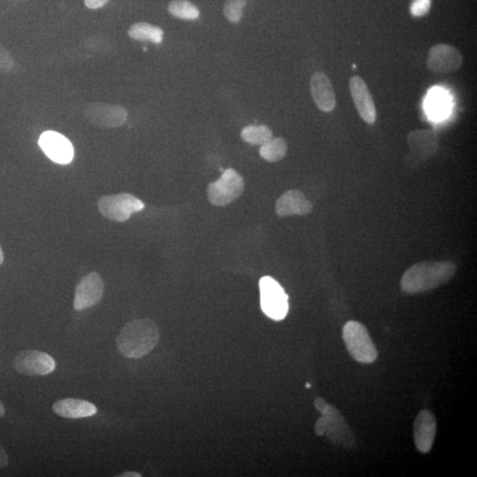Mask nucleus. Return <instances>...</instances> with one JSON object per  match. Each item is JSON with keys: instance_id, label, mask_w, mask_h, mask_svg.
<instances>
[{"instance_id": "obj_1", "label": "nucleus", "mask_w": 477, "mask_h": 477, "mask_svg": "<svg viewBox=\"0 0 477 477\" xmlns=\"http://www.w3.org/2000/svg\"><path fill=\"white\" fill-rule=\"evenodd\" d=\"M458 267L452 261H422L402 275L400 288L409 295L422 294L441 287L454 277Z\"/></svg>"}, {"instance_id": "obj_2", "label": "nucleus", "mask_w": 477, "mask_h": 477, "mask_svg": "<svg viewBox=\"0 0 477 477\" xmlns=\"http://www.w3.org/2000/svg\"><path fill=\"white\" fill-rule=\"evenodd\" d=\"M159 337V326L153 320L138 318L132 320L121 329L116 342L123 357L139 359L154 349Z\"/></svg>"}, {"instance_id": "obj_3", "label": "nucleus", "mask_w": 477, "mask_h": 477, "mask_svg": "<svg viewBox=\"0 0 477 477\" xmlns=\"http://www.w3.org/2000/svg\"><path fill=\"white\" fill-rule=\"evenodd\" d=\"M314 404L316 409L322 414L315 424V433L318 436H326L333 445L348 450L357 447L354 434L340 411L330 405L321 397H318Z\"/></svg>"}, {"instance_id": "obj_4", "label": "nucleus", "mask_w": 477, "mask_h": 477, "mask_svg": "<svg viewBox=\"0 0 477 477\" xmlns=\"http://www.w3.org/2000/svg\"><path fill=\"white\" fill-rule=\"evenodd\" d=\"M342 337L348 353L358 363L368 364L377 360V347L363 323L347 322L343 327Z\"/></svg>"}, {"instance_id": "obj_5", "label": "nucleus", "mask_w": 477, "mask_h": 477, "mask_svg": "<svg viewBox=\"0 0 477 477\" xmlns=\"http://www.w3.org/2000/svg\"><path fill=\"white\" fill-rule=\"evenodd\" d=\"M261 309L268 318L281 321L289 311L288 295L273 278L264 276L259 281Z\"/></svg>"}, {"instance_id": "obj_6", "label": "nucleus", "mask_w": 477, "mask_h": 477, "mask_svg": "<svg viewBox=\"0 0 477 477\" xmlns=\"http://www.w3.org/2000/svg\"><path fill=\"white\" fill-rule=\"evenodd\" d=\"M101 215L114 222H126L145 208L144 202L133 194L121 193L101 197L97 202Z\"/></svg>"}, {"instance_id": "obj_7", "label": "nucleus", "mask_w": 477, "mask_h": 477, "mask_svg": "<svg viewBox=\"0 0 477 477\" xmlns=\"http://www.w3.org/2000/svg\"><path fill=\"white\" fill-rule=\"evenodd\" d=\"M244 187L241 174L232 168L226 169L218 180L209 184L208 200L215 206H225L241 197Z\"/></svg>"}, {"instance_id": "obj_8", "label": "nucleus", "mask_w": 477, "mask_h": 477, "mask_svg": "<svg viewBox=\"0 0 477 477\" xmlns=\"http://www.w3.org/2000/svg\"><path fill=\"white\" fill-rule=\"evenodd\" d=\"M87 120L101 128H115L123 126L128 120V111L116 104L93 102L83 109Z\"/></svg>"}, {"instance_id": "obj_9", "label": "nucleus", "mask_w": 477, "mask_h": 477, "mask_svg": "<svg viewBox=\"0 0 477 477\" xmlns=\"http://www.w3.org/2000/svg\"><path fill=\"white\" fill-rule=\"evenodd\" d=\"M461 52L451 44L434 45L428 52L427 68L433 74H449L461 68Z\"/></svg>"}, {"instance_id": "obj_10", "label": "nucleus", "mask_w": 477, "mask_h": 477, "mask_svg": "<svg viewBox=\"0 0 477 477\" xmlns=\"http://www.w3.org/2000/svg\"><path fill=\"white\" fill-rule=\"evenodd\" d=\"M13 367L26 376H45L55 370L54 358L44 352L25 350L20 352L13 360Z\"/></svg>"}, {"instance_id": "obj_11", "label": "nucleus", "mask_w": 477, "mask_h": 477, "mask_svg": "<svg viewBox=\"0 0 477 477\" xmlns=\"http://www.w3.org/2000/svg\"><path fill=\"white\" fill-rule=\"evenodd\" d=\"M104 283L99 273L92 271L83 277L75 289L74 309L83 311L96 306L103 298Z\"/></svg>"}, {"instance_id": "obj_12", "label": "nucleus", "mask_w": 477, "mask_h": 477, "mask_svg": "<svg viewBox=\"0 0 477 477\" xmlns=\"http://www.w3.org/2000/svg\"><path fill=\"white\" fill-rule=\"evenodd\" d=\"M38 144L44 154L55 163L68 165L74 159V147L70 141L57 132H44L41 135Z\"/></svg>"}, {"instance_id": "obj_13", "label": "nucleus", "mask_w": 477, "mask_h": 477, "mask_svg": "<svg viewBox=\"0 0 477 477\" xmlns=\"http://www.w3.org/2000/svg\"><path fill=\"white\" fill-rule=\"evenodd\" d=\"M349 89L361 118L368 124H374L377 120V110L366 82L360 76H353L349 81Z\"/></svg>"}, {"instance_id": "obj_14", "label": "nucleus", "mask_w": 477, "mask_h": 477, "mask_svg": "<svg viewBox=\"0 0 477 477\" xmlns=\"http://www.w3.org/2000/svg\"><path fill=\"white\" fill-rule=\"evenodd\" d=\"M437 434V419L434 414L423 409L417 414L414 423V441L417 450L428 454L433 447Z\"/></svg>"}, {"instance_id": "obj_15", "label": "nucleus", "mask_w": 477, "mask_h": 477, "mask_svg": "<svg viewBox=\"0 0 477 477\" xmlns=\"http://www.w3.org/2000/svg\"><path fill=\"white\" fill-rule=\"evenodd\" d=\"M275 209L278 217L285 218L311 213L313 206L304 192L290 190L278 198Z\"/></svg>"}, {"instance_id": "obj_16", "label": "nucleus", "mask_w": 477, "mask_h": 477, "mask_svg": "<svg viewBox=\"0 0 477 477\" xmlns=\"http://www.w3.org/2000/svg\"><path fill=\"white\" fill-rule=\"evenodd\" d=\"M311 89L316 106L325 113H330L336 106V95L332 82L325 73L316 72L311 79Z\"/></svg>"}, {"instance_id": "obj_17", "label": "nucleus", "mask_w": 477, "mask_h": 477, "mask_svg": "<svg viewBox=\"0 0 477 477\" xmlns=\"http://www.w3.org/2000/svg\"><path fill=\"white\" fill-rule=\"evenodd\" d=\"M54 413L68 419H86L97 413V407L93 403L78 399H64L58 400L52 406Z\"/></svg>"}, {"instance_id": "obj_18", "label": "nucleus", "mask_w": 477, "mask_h": 477, "mask_svg": "<svg viewBox=\"0 0 477 477\" xmlns=\"http://www.w3.org/2000/svg\"><path fill=\"white\" fill-rule=\"evenodd\" d=\"M407 142L414 153L422 159L430 158L438 149V139L430 130H414L407 135Z\"/></svg>"}, {"instance_id": "obj_19", "label": "nucleus", "mask_w": 477, "mask_h": 477, "mask_svg": "<svg viewBox=\"0 0 477 477\" xmlns=\"http://www.w3.org/2000/svg\"><path fill=\"white\" fill-rule=\"evenodd\" d=\"M450 107V101L447 93L438 88L431 89L426 99L428 114L434 120H441L447 116Z\"/></svg>"}, {"instance_id": "obj_20", "label": "nucleus", "mask_w": 477, "mask_h": 477, "mask_svg": "<svg viewBox=\"0 0 477 477\" xmlns=\"http://www.w3.org/2000/svg\"><path fill=\"white\" fill-rule=\"evenodd\" d=\"M128 36L135 40L151 41L154 44H161L163 31L161 27L151 25L147 23H135L128 30Z\"/></svg>"}, {"instance_id": "obj_21", "label": "nucleus", "mask_w": 477, "mask_h": 477, "mask_svg": "<svg viewBox=\"0 0 477 477\" xmlns=\"http://www.w3.org/2000/svg\"><path fill=\"white\" fill-rule=\"evenodd\" d=\"M287 144L283 138L276 137L271 139L266 144L261 146L259 154L261 158L268 162L275 163L280 161L285 158L287 152Z\"/></svg>"}, {"instance_id": "obj_22", "label": "nucleus", "mask_w": 477, "mask_h": 477, "mask_svg": "<svg viewBox=\"0 0 477 477\" xmlns=\"http://www.w3.org/2000/svg\"><path fill=\"white\" fill-rule=\"evenodd\" d=\"M241 137L247 144L262 146L273 138V131L266 125H249L242 130Z\"/></svg>"}, {"instance_id": "obj_23", "label": "nucleus", "mask_w": 477, "mask_h": 477, "mask_svg": "<svg viewBox=\"0 0 477 477\" xmlns=\"http://www.w3.org/2000/svg\"><path fill=\"white\" fill-rule=\"evenodd\" d=\"M168 11L176 18L182 20H194L200 16L197 6L187 0H173L168 6Z\"/></svg>"}, {"instance_id": "obj_24", "label": "nucleus", "mask_w": 477, "mask_h": 477, "mask_svg": "<svg viewBox=\"0 0 477 477\" xmlns=\"http://www.w3.org/2000/svg\"><path fill=\"white\" fill-rule=\"evenodd\" d=\"M247 0H226L224 6V13L226 19L233 23H238L243 16Z\"/></svg>"}, {"instance_id": "obj_25", "label": "nucleus", "mask_w": 477, "mask_h": 477, "mask_svg": "<svg viewBox=\"0 0 477 477\" xmlns=\"http://www.w3.org/2000/svg\"><path fill=\"white\" fill-rule=\"evenodd\" d=\"M431 6L430 0H413L410 6L411 15L414 17H421L429 13Z\"/></svg>"}, {"instance_id": "obj_26", "label": "nucleus", "mask_w": 477, "mask_h": 477, "mask_svg": "<svg viewBox=\"0 0 477 477\" xmlns=\"http://www.w3.org/2000/svg\"><path fill=\"white\" fill-rule=\"evenodd\" d=\"M13 68V59L9 52L0 44V73H9Z\"/></svg>"}, {"instance_id": "obj_27", "label": "nucleus", "mask_w": 477, "mask_h": 477, "mask_svg": "<svg viewBox=\"0 0 477 477\" xmlns=\"http://www.w3.org/2000/svg\"><path fill=\"white\" fill-rule=\"evenodd\" d=\"M110 0H85V6L89 9H97L106 5Z\"/></svg>"}, {"instance_id": "obj_28", "label": "nucleus", "mask_w": 477, "mask_h": 477, "mask_svg": "<svg viewBox=\"0 0 477 477\" xmlns=\"http://www.w3.org/2000/svg\"><path fill=\"white\" fill-rule=\"evenodd\" d=\"M8 465V456L6 454L5 449L0 444V469L6 468Z\"/></svg>"}, {"instance_id": "obj_29", "label": "nucleus", "mask_w": 477, "mask_h": 477, "mask_svg": "<svg viewBox=\"0 0 477 477\" xmlns=\"http://www.w3.org/2000/svg\"><path fill=\"white\" fill-rule=\"evenodd\" d=\"M116 476H123V477H141L140 473L137 472H125L123 475H118Z\"/></svg>"}, {"instance_id": "obj_30", "label": "nucleus", "mask_w": 477, "mask_h": 477, "mask_svg": "<svg viewBox=\"0 0 477 477\" xmlns=\"http://www.w3.org/2000/svg\"><path fill=\"white\" fill-rule=\"evenodd\" d=\"M3 263H4V252H3L1 245H0V266H1Z\"/></svg>"}, {"instance_id": "obj_31", "label": "nucleus", "mask_w": 477, "mask_h": 477, "mask_svg": "<svg viewBox=\"0 0 477 477\" xmlns=\"http://www.w3.org/2000/svg\"><path fill=\"white\" fill-rule=\"evenodd\" d=\"M5 416V407L3 406L1 402H0V417Z\"/></svg>"}, {"instance_id": "obj_32", "label": "nucleus", "mask_w": 477, "mask_h": 477, "mask_svg": "<svg viewBox=\"0 0 477 477\" xmlns=\"http://www.w3.org/2000/svg\"><path fill=\"white\" fill-rule=\"evenodd\" d=\"M306 386H307V388H311V385H309V384L306 385Z\"/></svg>"}]
</instances>
